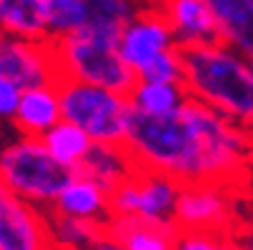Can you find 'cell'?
I'll use <instances>...</instances> for the list:
<instances>
[{
  "mask_svg": "<svg viewBox=\"0 0 253 250\" xmlns=\"http://www.w3.org/2000/svg\"><path fill=\"white\" fill-rule=\"evenodd\" d=\"M123 145L140 170L168 175L180 185H221L241 200L253 190V135L193 98L168 115L133 108Z\"/></svg>",
  "mask_w": 253,
  "mask_h": 250,
  "instance_id": "1",
  "label": "cell"
},
{
  "mask_svg": "<svg viewBox=\"0 0 253 250\" xmlns=\"http://www.w3.org/2000/svg\"><path fill=\"white\" fill-rule=\"evenodd\" d=\"M175 50L183 60V88L188 98L253 135V78L248 63L221 43L180 45Z\"/></svg>",
  "mask_w": 253,
  "mask_h": 250,
  "instance_id": "2",
  "label": "cell"
},
{
  "mask_svg": "<svg viewBox=\"0 0 253 250\" xmlns=\"http://www.w3.org/2000/svg\"><path fill=\"white\" fill-rule=\"evenodd\" d=\"M50 40L55 50L60 85L68 80H76V83H88L103 90L118 93L123 98H130V93L135 90L138 75L133 68L126 65L116 45L95 43L76 33L50 35Z\"/></svg>",
  "mask_w": 253,
  "mask_h": 250,
  "instance_id": "3",
  "label": "cell"
},
{
  "mask_svg": "<svg viewBox=\"0 0 253 250\" xmlns=\"http://www.w3.org/2000/svg\"><path fill=\"white\" fill-rule=\"evenodd\" d=\"M76 175V168H65L50 158L41 138H23L0 153V183L41 210L50 208Z\"/></svg>",
  "mask_w": 253,
  "mask_h": 250,
  "instance_id": "4",
  "label": "cell"
},
{
  "mask_svg": "<svg viewBox=\"0 0 253 250\" xmlns=\"http://www.w3.org/2000/svg\"><path fill=\"white\" fill-rule=\"evenodd\" d=\"M60 120L78 125L93 143L123 145L133 105L128 98L88 83L68 80L58 88Z\"/></svg>",
  "mask_w": 253,
  "mask_h": 250,
  "instance_id": "5",
  "label": "cell"
},
{
  "mask_svg": "<svg viewBox=\"0 0 253 250\" xmlns=\"http://www.w3.org/2000/svg\"><path fill=\"white\" fill-rule=\"evenodd\" d=\"M175 230L236 235L241 230V198L211 183L180 185L173 208Z\"/></svg>",
  "mask_w": 253,
  "mask_h": 250,
  "instance_id": "6",
  "label": "cell"
},
{
  "mask_svg": "<svg viewBox=\"0 0 253 250\" xmlns=\"http://www.w3.org/2000/svg\"><path fill=\"white\" fill-rule=\"evenodd\" d=\"M178 190L180 183H175L173 178L138 168L121 188L108 195V205L113 215H130L156 225H173Z\"/></svg>",
  "mask_w": 253,
  "mask_h": 250,
  "instance_id": "7",
  "label": "cell"
},
{
  "mask_svg": "<svg viewBox=\"0 0 253 250\" xmlns=\"http://www.w3.org/2000/svg\"><path fill=\"white\" fill-rule=\"evenodd\" d=\"M0 78L10 80L20 90L38 85H60L55 50L50 35L43 40H23L0 33Z\"/></svg>",
  "mask_w": 253,
  "mask_h": 250,
  "instance_id": "8",
  "label": "cell"
},
{
  "mask_svg": "<svg viewBox=\"0 0 253 250\" xmlns=\"http://www.w3.org/2000/svg\"><path fill=\"white\" fill-rule=\"evenodd\" d=\"M0 250H53L48 218L41 208L0 183Z\"/></svg>",
  "mask_w": 253,
  "mask_h": 250,
  "instance_id": "9",
  "label": "cell"
},
{
  "mask_svg": "<svg viewBox=\"0 0 253 250\" xmlns=\"http://www.w3.org/2000/svg\"><path fill=\"white\" fill-rule=\"evenodd\" d=\"M166 48H173V35H170L163 15L153 5L135 13L126 23V28L121 33V43H118L121 58L126 60L128 68L135 70V75L151 58H156Z\"/></svg>",
  "mask_w": 253,
  "mask_h": 250,
  "instance_id": "10",
  "label": "cell"
},
{
  "mask_svg": "<svg viewBox=\"0 0 253 250\" xmlns=\"http://www.w3.org/2000/svg\"><path fill=\"white\" fill-rule=\"evenodd\" d=\"M153 8L163 15L173 45H218V30L206 0H156ZM223 45V43H221Z\"/></svg>",
  "mask_w": 253,
  "mask_h": 250,
  "instance_id": "11",
  "label": "cell"
},
{
  "mask_svg": "<svg viewBox=\"0 0 253 250\" xmlns=\"http://www.w3.org/2000/svg\"><path fill=\"white\" fill-rule=\"evenodd\" d=\"M135 170L138 165L130 158L126 145H105V143H93L85 158L76 168L81 178L93 180L105 195H111L116 188H121Z\"/></svg>",
  "mask_w": 253,
  "mask_h": 250,
  "instance_id": "12",
  "label": "cell"
},
{
  "mask_svg": "<svg viewBox=\"0 0 253 250\" xmlns=\"http://www.w3.org/2000/svg\"><path fill=\"white\" fill-rule=\"evenodd\" d=\"M226 48L253 58V0H206Z\"/></svg>",
  "mask_w": 253,
  "mask_h": 250,
  "instance_id": "13",
  "label": "cell"
},
{
  "mask_svg": "<svg viewBox=\"0 0 253 250\" xmlns=\"http://www.w3.org/2000/svg\"><path fill=\"white\" fill-rule=\"evenodd\" d=\"M45 210H53L58 215H68V218H78V220H93L100 225H108V220L113 218L108 195L93 180L81 175H76L73 183H68Z\"/></svg>",
  "mask_w": 253,
  "mask_h": 250,
  "instance_id": "14",
  "label": "cell"
},
{
  "mask_svg": "<svg viewBox=\"0 0 253 250\" xmlns=\"http://www.w3.org/2000/svg\"><path fill=\"white\" fill-rule=\"evenodd\" d=\"M13 120H15V128L23 133V138H41L45 130H50L60 120L58 88L38 85V88L20 90Z\"/></svg>",
  "mask_w": 253,
  "mask_h": 250,
  "instance_id": "15",
  "label": "cell"
},
{
  "mask_svg": "<svg viewBox=\"0 0 253 250\" xmlns=\"http://www.w3.org/2000/svg\"><path fill=\"white\" fill-rule=\"evenodd\" d=\"M50 0H0V30L23 40L50 35Z\"/></svg>",
  "mask_w": 253,
  "mask_h": 250,
  "instance_id": "16",
  "label": "cell"
},
{
  "mask_svg": "<svg viewBox=\"0 0 253 250\" xmlns=\"http://www.w3.org/2000/svg\"><path fill=\"white\" fill-rule=\"evenodd\" d=\"M105 230L126 250H173L175 225H156L130 215H113Z\"/></svg>",
  "mask_w": 253,
  "mask_h": 250,
  "instance_id": "17",
  "label": "cell"
},
{
  "mask_svg": "<svg viewBox=\"0 0 253 250\" xmlns=\"http://www.w3.org/2000/svg\"><path fill=\"white\" fill-rule=\"evenodd\" d=\"M41 143L50 153V158L65 168H78V163L85 158V153L93 145V140L78 125L65 120H58L50 130H45L41 135Z\"/></svg>",
  "mask_w": 253,
  "mask_h": 250,
  "instance_id": "18",
  "label": "cell"
},
{
  "mask_svg": "<svg viewBox=\"0 0 253 250\" xmlns=\"http://www.w3.org/2000/svg\"><path fill=\"white\" fill-rule=\"evenodd\" d=\"M188 98L183 85H170V83H138L130 93V105L138 113L146 115H168L175 108L183 105Z\"/></svg>",
  "mask_w": 253,
  "mask_h": 250,
  "instance_id": "19",
  "label": "cell"
},
{
  "mask_svg": "<svg viewBox=\"0 0 253 250\" xmlns=\"http://www.w3.org/2000/svg\"><path fill=\"white\" fill-rule=\"evenodd\" d=\"M43 213L48 218L53 250H81L105 230V225L93 223V220H78V218L58 215L53 210H43Z\"/></svg>",
  "mask_w": 253,
  "mask_h": 250,
  "instance_id": "20",
  "label": "cell"
},
{
  "mask_svg": "<svg viewBox=\"0 0 253 250\" xmlns=\"http://www.w3.org/2000/svg\"><path fill=\"white\" fill-rule=\"evenodd\" d=\"M138 83H170L183 85V60L175 48L161 50L138 70Z\"/></svg>",
  "mask_w": 253,
  "mask_h": 250,
  "instance_id": "21",
  "label": "cell"
},
{
  "mask_svg": "<svg viewBox=\"0 0 253 250\" xmlns=\"http://www.w3.org/2000/svg\"><path fill=\"white\" fill-rule=\"evenodd\" d=\"M88 8L85 0H68V3H53L50 5V35L70 33L85 23Z\"/></svg>",
  "mask_w": 253,
  "mask_h": 250,
  "instance_id": "22",
  "label": "cell"
},
{
  "mask_svg": "<svg viewBox=\"0 0 253 250\" xmlns=\"http://www.w3.org/2000/svg\"><path fill=\"white\" fill-rule=\"evenodd\" d=\"M90 18H105L116 23H128L133 18V8L126 0H85Z\"/></svg>",
  "mask_w": 253,
  "mask_h": 250,
  "instance_id": "23",
  "label": "cell"
},
{
  "mask_svg": "<svg viewBox=\"0 0 253 250\" xmlns=\"http://www.w3.org/2000/svg\"><path fill=\"white\" fill-rule=\"evenodd\" d=\"M18 98H20V88L5 78H0V118H13Z\"/></svg>",
  "mask_w": 253,
  "mask_h": 250,
  "instance_id": "24",
  "label": "cell"
},
{
  "mask_svg": "<svg viewBox=\"0 0 253 250\" xmlns=\"http://www.w3.org/2000/svg\"><path fill=\"white\" fill-rule=\"evenodd\" d=\"M81 250H126L111 233H108V230H103L95 240H90L85 248H81Z\"/></svg>",
  "mask_w": 253,
  "mask_h": 250,
  "instance_id": "25",
  "label": "cell"
},
{
  "mask_svg": "<svg viewBox=\"0 0 253 250\" xmlns=\"http://www.w3.org/2000/svg\"><path fill=\"white\" fill-rule=\"evenodd\" d=\"M233 238H236V243H238V248H241V250H253V235H251V233L238 230Z\"/></svg>",
  "mask_w": 253,
  "mask_h": 250,
  "instance_id": "26",
  "label": "cell"
},
{
  "mask_svg": "<svg viewBox=\"0 0 253 250\" xmlns=\"http://www.w3.org/2000/svg\"><path fill=\"white\" fill-rule=\"evenodd\" d=\"M213 250H241L238 248V243H236V238L233 235H223L218 243H215V248Z\"/></svg>",
  "mask_w": 253,
  "mask_h": 250,
  "instance_id": "27",
  "label": "cell"
},
{
  "mask_svg": "<svg viewBox=\"0 0 253 250\" xmlns=\"http://www.w3.org/2000/svg\"><path fill=\"white\" fill-rule=\"evenodd\" d=\"M248 73H251V78H253V58H251V65H248Z\"/></svg>",
  "mask_w": 253,
  "mask_h": 250,
  "instance_id": "28",
  "label": "cell"
},
{
  "mask_svg": "<svg viewBox=\"0 0 253 250\" xmlns=\"http://www.w3.org/2000/svg\"><path fill=\"white\" fill-rule=\"evenodd\" d=\"M50 3H68V0H50Z\"/></svg>",
  "mask_w": 253,
  "mask_h": 250,
  "instance_id": "29",
  "label": "cell"
},
{
  "mask_svg": "<svg viewBox=\"0 0 253 250\" xmlns=\"http://www.w3.org/2000/svg\"><path fill=\"white\" fill-rule=\"evenodd\" d=\"M251 173H253V158H251Z\"/></svg>",
  "mask_w": 253,
  "mask_h": 250,
  "instance_id": "30",
  "label": "cell"
},
{
  "mask_svg": "<svg viewBox=\"0 0 253 250\" xmlns=\"http://www.w3.org/2000/svg\"><path fill=\"white\" fill-rule=\"evenodd\" d=\"M248 200H253V190H251V195H248Z\"/></svg>",
  "mask_w": 253,
  "mask_h": 250,
  "instance_id": "31",
  "label": "cell"
}]
</instances>
